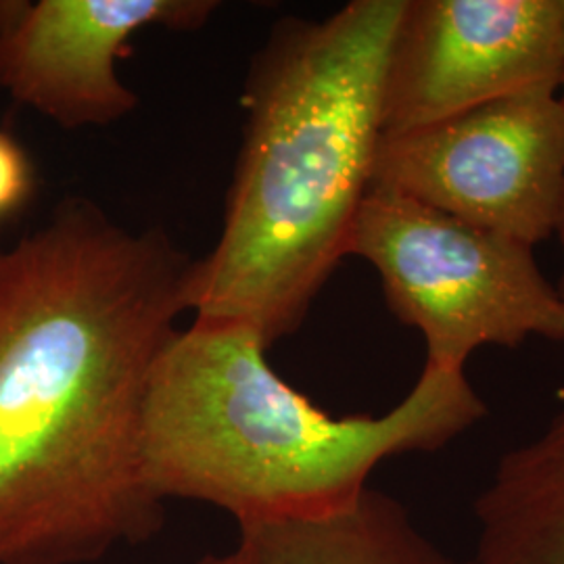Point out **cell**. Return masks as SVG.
<instances>
[{"label": "cell", "instance_id": "obj_5", "mask_svg": "<svg viewBox=\"0 0 564 564\" xmlns=\"http://www.w3.org/2000/svg\"><path fill=\"white\" fill-rule=\"evenodd\" d=\"M372 186L535 247L561 224L563 99L533 88L383 134Z\"/></svg>", "mask_w": 564, "mask_h": 564}, {"label": "cell", "instance_id": "obj_2", "mask_svg": "<svg viewBox=\"0 0 564 564\" xmlns=\"http://www.w3.org/2000/svg\"><path fill=\"white\" fill-rule=\"evenodd\" d=\"M405 0H354L279 23L245 88L247 126L216 247L195 260V323L265 349L300 328L349 242L383 137L389 48Z\"/></svg>", "mask_w": 564, "mask_h": 564}, {"label": "cell", "instance_id": "obj_7", "mask_svg": "<svg viewBox=\"0 0 564 564\" xmlns=\"http://www.w3.org/2000/svg\"><path fill=\"white\" fill-rule=\"evenodd\" d=\"M214 0H18L0 30V88L61 128L109 126L137 109L118 59L147 28L191 32Z\"/></svg>", "mask_w": 564, "mask_h": 564}, {"label": "cell", "instance_id": "obj_6", "mask_svg": "<svg viewBox=\"0 0 564 564\" xmlns=\"http://www.w3.org/2000/svg\"><path fill=\"white\" fill-rule=\"evenodd\" d=\"M564 82V0H405L389 48L383 134Z\"/></svg>", "mask_w": 564, "mask_h": 564}, {"label": "cell", "instance_id": "obj_9", "mask_svg": "<svg viewBox=\"0 0 564 564\" xmlns=\"http://www.w3.org/2000/svg\"><path fill=\"white\" fill-rule=\"evenodd\" d=\"M256 564H460L431 544L402 506L375 489L341 512L241 529Z\"/></svg>", "mask_w": 564, "mask_h": 564}, {"label": "cell", "instance_id": "obj_12", "mask_svg": "<svg viewBox=\"0 0 564 564\" xmlns=\"http://www.w3.org/2000/svg\"><path fill=\"white\" fill-rule=\"evenodd\" d=\"M558 95H561V99H563V102H564V82H563V86H561V93H558ZM556 232H558V237H561V242H563V253H564V197H563V212H561V224H558V230H556ZM558 293H561V295H563V300H564V274H563V284H561V291H558Z\"/></svg>", "mask_w": 564, "mask_h": 564}, {"label": "cell", "instance_id": "obj_10", "mask_svg": "<svg viewBox=\"0 0 564 564\" xmlns=\"http://www.w3.org/2000/svg\"><path fill=\"white\" fill-rule=\"evenodd\" d=\"M34 188L36 174L25 149L0 130V223L20 214L32 199Z\"/></svg>", "mask_w": 564, "mask_h": 564}, {"label": "cell", "instance_id": "obj_4", "mask_svg": "<svg viewBox=\"0 0 564 564\" xmlns=\"http://www.w3.org/2000/svg\"><path fill=\"white\" fill-rule=\"evenodd\" d=\"M349 256L375 265L391 312L423 333L424 366L464 372L475 349L531 335L564 343L563 295L533 247L505 235L370 186Z\"/></svg>", "mask_w": 564, "mask_h": 564}, {"label": "cell", "instance_id": "obj_1", "mask_svg": "<svg viewBox=\"0 0 564 564\" xmlns=\"http://www.w3.org/2000/svg\"><path fill=\"white\" fill-rule=\"evenodd\" d=\"M193 270L88 199L0 253V564L95 563L162 529L142 408Z\"/></svg>", "mask_w": 564, "mask_h": 564}, {"label": "cell", "instance_id": "obj_11", "mask_svg": "<svg viewBox=\"0 0 564 564\" xmlns=\"http://www.w3.org/2000/svg\"><path fill=\"white\" fill-rule=\"evenodd\" d=\"M202 564H256L251 554L242 547L241 544L237 545L232 552L223 554V556H209L205 558Z\"/></svg>", "mask_w": 564, "mask_h": 564}, {"label": "cell", "instance_id": "obj_8", "mask_svg": "<svg viewBox=\"0 0 564 564\" xmlns=\"http://www.w3.org/2000/svg\"><path fill=\"white\" fill-rule=\"evenodd\" d=\"M473 564H564V410L506 454L479 496Z\"/></svg>", "mask_w": 564, "mask_h": 564}, {"label": "cell", "instance_id": "obj_3", "mask_svg": "<svg viewBox=\"0 0 564 564\" xmlns=\"http://www.w3.org/2000/svg\"><path fill=\"white\" fill-rule=\"evenodd\" d=\"M485 414L464 372L424 366L379 419H333L282 381L239 326L193 323L153 366L142 468L153 494L218 506L239 529L321 519L356 505L384 458L449 444Z\"/></svg>", "mask_w": 564, "mask_h": 564}]
</instances>
